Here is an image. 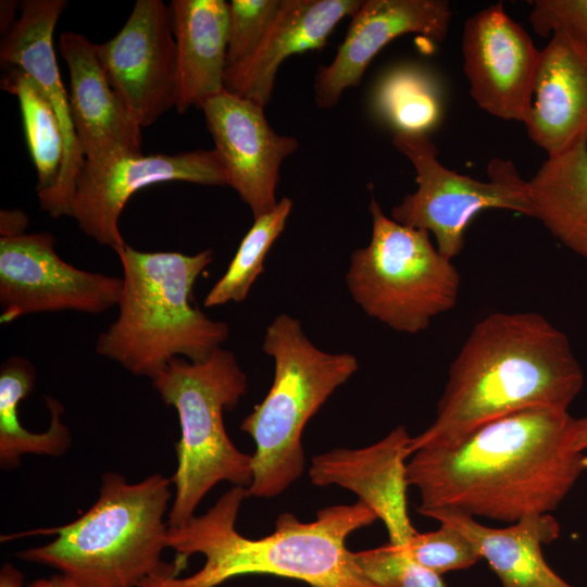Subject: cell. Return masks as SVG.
<instances>
[{
	"label": "cell",
	"mask_w": 587,
	"mask_h": 587,
	"mask_svg": "<svg viewBox=\"0 0 587 587\" xmlns=\"http://www.w3.org/2000/svg\"><path fill=\"white\" fill-rule=\"evenodd\" d=\"M49 233L0 238L1 322L49 312L101 314L117 307L122 277L80 270L54 251Z\"/></svg>",
	"instance_id": "10"
},
{
	"label": "cell",
	"mask_w": 587,
	"mask_h": 587,
	"mask_svg": "<svg viewBox=\"0 0 587 587\" xmlns=\"http://www.w3.org/2000/svg\"><path fill=\"white\" fill-rule=\"evenodd\" d=\"M442 90L426 68L404 64L389 70L373 95L376 115L395 134L428 135L442 117Z\"/></svg>",
	"instance_id": "25"
},
{
	"label": "cell",
	"mask_w": 587,
	"mask_h": 587,
	"mask_svg": "<svg viewBox=\"0 0 587 587\" xmlns=\"http://www.w3.org/2000/svg\"><path fill=\"white\" fill-rule=\"evenodd\" d=\"M567 410L534 407L490 421L458 442L416 450L407 462L416 510L449 509L515 523L550 514L587 471Z\"/></svg>",
	"instance_id": "1"
},
{
	"label": "cell",
	"mask_w": 587,
	"mask_h": 587,
	"mask_svg": "<svg viewBox=\"0 0 587 587\" xmlns=\"http://www.w3.org/2000/svg\"><path fill=\"white\" fill-rule=\"evenodd\" d=\"M4 90L18 99L23 129L37 172V195L51 190L64 159V140L57 113L35 80L17 68H4Z\"/></svg>",
	"instance_id": "26"
},
{
	"label": "cell",
	"mask_w": 587,
	"mask_h": 587,
	"mask_svg": "<svg viewBox=\"0 0 587 587\" xmlns=\"http://www.w3.org/2000/svg\"><path fill=\"white\" fill-rule=\"evenodd\" d=\"M28 217L21 210H2L0 213L1 237H15L25 234Z\"/></svg>",
	"instance_id": "32"
},
{
	"label": "cell",
	"mask_w": 587,
	"mask_h": 587,
	"mask_svg": "<svg viewBox=\"0 0 587 587\" xmlns=\"http://www.w3.org/2000/svg\"><path fill=\"white\" fill-rule=\"evenodd\" d=\"M540 50L501 3L470 16L462 35L470 95L490 115L525 122Z\"/></svg>",
	"instance_id": "13"
},
{
	"label": "cell",
	"mask_w": 587,
	"mask_h": 587,
	"mask_svg": "<svg viewBox=\"0 0 587 587\" xmlns=\"http://www.w3.org/2000/svg\"><path fill=\"white\" fill-rule=\"evenodd\" d=\"M292 209V201L285 197L268 213L254 218L241 239L225 273L204 298L207 308L228 302H242L264 268V260L278 236L283 233Z\"/></svg>",
	"instance_id": "27"
},
{
	"label": "cell",
	"mask_w": 587,
	"mask_h": 587,
	"mask_svg": "<svg viewBox=\"0 0 587 587\" xmlns=\"http://www.w3.org/2000/svg\"><path fill=\"white\" fill-rule=\"evenodd\" d=\"M152 380L165 404L178 415L180 438L168 527L184 526L203 497L220 482L248 488L252 455L240 451L225 429L223 415L247 392L248 379L235 354L222 347L200 362L173 359Z\"/></svg>",
	"instance_id": "7"
},
{
	"label": "cell",
	"mask_w": 587,
	"mask_h": 587,
	"mask_svg": "<svg viewBox=\"0 0 587 587\" xmlns=\"http://www.w3.org/2000/svg\"><path fill=\"white\" fill-rule=\"evenodd\" d=\"M262 348L274 362V377L264 399L241 422L254 442L249 495L273 498L295 483L304 469L302 434L332 394L359 369L348 352L317 348L300 322L277 315L266 327Z\"/></svg>",
	"instance_id": "6"
},
{
	"label": "cell",
	"mask_w": 587,
	"mask_h": 587,
	"mask_svg": "<svg viewBox=\"0 0 587 587\" xmlns=\"http://www.w3.org/2000/svg\"><path fill=\"white\" fill-rule=\"evenodd\" d=\"M172 478L152 474L138 483L108 472L96 502L63 526L26 534L54 535L50 542L18 558L54 567L80 587H140L158 577L177 576L185 565L162 561L167 547Z\"/></svg>",
	"instance_id": "4"
},
{
	"label": "cell",
	"mask_w": 587,
	"mask_h": 587,
	"mask_svg": "<svg viewBox=\"0 0 587 587\" xmlns=\"http://www.w3.org/2000/svg\"><path fill=\"white\" fill-rule=\"evenodd\" d=\"M452 18L446 0H366L353 15L344 42L328 65H321L314 79L320 109L337 104L342 92L358 86L373 58L391 40L417 34L440 42Z\"/></svg>",
	"instance_id": "17"
},
{
	"label": "cell",
	"mask_w": 587,
	"mask_h": 587,
	"mask_svg": "<svg viewBox=\"0 0 587 587\" xmlns=\"http://www.w3.org/2000/svg\"><path fill=\"white\" fill-rule=\"evenodd\" d=\"M116 254L123 271L118 314L97 337L99 355L152 379L175 358L200 362L221 348L229 326L192 304L193 285L213 261L211 249L146 252L126 243Z\"/></svg>",
	"instance_id": "5"
},
{
	"label": "cell",
	"mask_w": 587,
	"mask_h": 587,
	"mask_svg": "<svg viewBox=\"0 0 587 587\" xmlns=\"http://www.w3.org/2000/svg\"><path fill=\"white\" fill-rule=\"evenodd\" d=\"M59 50L70 73L72 116L85 160L103 162L142 153L141 127L111 87L96 43L65 32Z\"/></svg>",
	"instance_id": "18"
},
{
	"label": "cell",
	"mask_w": 587,
	"mask_h": 587,
	"mask_svg": "<svg viewBox=\"0 0 587 587\" xmlns=\"http://www.w3.org/2000/svg\"><path fill=\"white\" fill-rule=\"evenodd\" d=\"M524 124L548 157L587 133V47L564 32L553 33L540 50Z\"/></svg>",
	"instance_id": "20"
},
{
	"label": "cell",
	"mask_w": 587,
	"mask_h": 587,
	"mask_svg": "<svg viewBox=\"0 0 587 587\" xmlns=\"http://www.w3.org/2000/svg\"><path fill=\"white\" fill-rule=\"evenodd\" d=\"M28 587H80L74 579L71 577L59 574L50 578H42L35 580Z\"/></svg>",
	"instance_id": "35"
},
{
	"label": "cell",
	"mask_w": 587,
	"mask_h": 587,
	"mask_svg": "<svg viewBox=\"0 0 587 587\" xmlns=\"http://www.w3.org/2000/svg\"><path fill=\"white\" fill-rule=\"evenodd\" d=\"M177 54L175 108L200 109L224 90L227 65L228 3L224 0H173L168 5Z\"/></svg>",
	"instance_id": "22"
},
{
	"label": "cell",
	"mask_w": 587,
	"mask_h": 587,
	"mask_svg": "<svg viewBox=\"0 0 587 587\" xmlns=\"http://www.w3.org/2000/svg\"><path fill=\"white\" fill-rule=\"evenodd\" d=\"M400 547L413 562L439 575L471 567L482 559L462 533L442 523L436 530L417 532L407 545Z\"/></svg>",
	"instance_id": "28"
},
{
	"label": "cell",
	"mask_w": 587,
	"mask_h": 587,
	"mask_svg": "<svg viewBox=\"0 0 587 587\" xmlns=\"http://www.w3.org/2000/svg\"><path fill=\"white\" fill-rule=\"evenodd\" d=\"M36 371L21 357L9 358L0 369V464L14 469L25 454L60 455L71 444L67 426L61 421L62 404L47 397L50 423L47 430L33 433L24 428L17 413L18 403L33 390Z\"/></svg>",
	"instance_id": "24"
},
{
	"label": "cell",
	"mask_w": 587,
	"mask_h": 587,
	"mask_svg": "<svg viewBox=\"0 0 587 587\" xmlns=\"http://www.w3.org/2000/svg\"><path fill=\"white\" fill-rule=\"evenodd\" d=\"M354 557L364 573L384 587H445L441 575L413 562L400 546L388 542Z\"/></svg>",
	"instance_id": "29"
},
{
	"label": "cell",
	"mask_w": 587,
	"mask_h": 587,
	"mask_svg": "<svg viewBox=\"0 0 587 587\" xmlns=\"http://www.w3.org/2000/svg\"><path fill=\"white\" fill-rule=\"evenodd\" d=\"M164 182L227 186V176L214 149L129 154L103 162L85 160L70 216L84 234L118 253L126 246L118 222L127 201L139 189Z\"/></svg>",
	"instance_id": "11"
},
{
	"label": "cell",
	"mask_w": 587,
	"mask_h": 587,
	"mask_svg": "<svg viewBox=\"0 0 587 587\" xmlns=\"http://www.w3.org/2000/svg\"><path fill=\"white\" fill-rule=\"evenodd\" d=\"M66 4L65 0L23 1L20 16L0 46L2 67L17 68L30 76L52 104L61 125L64 140L62 168L54 187L38 196L40 209L52 217L71 215L76 180L85 163L70 96L63 86L53 48L54 28Z\"/></svg>",
	"instance_id": "15"
},
{
	"label": "cell",
	"mask_w": 587,
	"mask_h": 587,
	"mask_svg": "<svg viewBox=\"0 0 587 587\" xmlns=\"http://www.w3.org/2000/svg\"><path fill=\"white\" fill-rule=\"evenodd\" d=\"M360 0H282L279 10L257 49L226 67L224 89L265 107L280 64L291 54L321 49Z\"/></svg>",
	"instance_id": "19"
},
{
	"label": "cell",
	"mask_w": 587,
	"mask_h": 587,
	"mask_svg": "<svg viewBox=\"0 0 587 587\" xmlns=\"http://www.w3.org/2000/svg\"><path fill=\"white\" fill-rule=\"evenodd\" d=\"M248 488L234 486L202 515L182 527H168L167 547L176 559L204 557L203 566L187 577H159L140 587H216L229 578L267 574L297 579L310 587H384L371 579L347 548L353 532L377 521L363 502L324 508L310 522L282 513L274 532L249 538L236 529Z\"/></svg>",
	"instance_id": "3"
},
{
	"label": "cell",
	"mask_w": 587,
	"mask_h": 587,
	"mask_svg": "<svg viewBox=\"0 0 587 587\" xmlns=\"http://www.w3.org/2000/svg\"><path fill=\"white\" fill-rule=\"evenodd\" d=\"M369 210L371 239L351 254L348 290L370 317L396 332L421 333L455 307L460 274L428 232L388 217L373 195Z\"/></svg>",
	"instance_id": "8"
},
{
	"label": "cell",
	"mask_w": 587,
	"mask_h": 587,
	"mask_svg": "<svg viewBox=\"0 0 587 587\" xmlns=\"http://www.w3.org/2000/svg\"><path fill=\"white\" fill-rule=\"evenodd\" d=\"M417 512L462 533L486 559L502 587H572L542 555L541 546L560 535V525L551 514L528 515L507 527L495 528L455 510Z\"/></svg>",
	"instance_id": "21"
},
{
	"label": "cell",
	"mask_w": 587,
	"mask_h": 587,
	"mask_svg": "<svg viewBox=\"0 0 587 587\" xmlns=\"http://www.w3.org/2000/svg\"><path fill=\"white\" fill-rule=\"evenodd\" d=\"M282 0H232L228 3L227 65L248 58L260 45Z\"/></svg>",
	"instance_id": "30"
},
{
	"label": "cell",
	"mask_w": 587,
	"mask_h": 587,
	"mask_svg": "<svg viewBox=\"0 0 587 587\" xmlns=\"http://www.w3.org/2000/svg\"><path fill=\"white\" fill-rule=\"evenodd\" d=\"M96 49L111 87L141 128L175 107L176 43L162 0H137L121 30Z\"/></svg>",
	"instance_id": "12"
},
{
	"label": "cell",
	"mask_w": 587,
	"mask_h": 587,
	"mask_svg": "<svg viewBox=\"0 0 587 587\" xmlns=\"http://www.w3.org/2000/svg\"><path fill=\"white\" fill-rule=\"evenodd\" d=\"M263 105L223 90L200 105L227 176V185L250 208L253 218L272 211L283 161L299 147L277 134Z\"/></svg>",
	"instance_id": "14"
},
{
	"label": "cell",
	"mask_w": 587,
	"mask_h": 587,
	"mask_svg": "<svg viewBox=\"0 0 587 587\" xmlns=\"http://www.w3.org/2000/svg\"><path fill=\"white\" fill-rule=\"evenodd\" d=\"M534 217L587 260V133L549 155L528 180Z\"/></svg>",
	"instance_id": "23"
},
{
	"label": "cell",
	"mask_w": 587,
	"mask_h": 587,
	"mask_svg": "<svg viewBox=\"0 0 587 587\" xmlns=\"http://www.w3.org/2000/svg\"><path fill=\"white\" fill-rule=\"evenodd\" d=\"M392 143L413 165L417 188L392 208L390 217L433 234L446 258L452 260L462 251L466 227L483 210H509L534 217L528 180L511 161L491 160L488 180H478L442 165L428 135L398 133Z\"/></svg>",
	"instance_id": "9"
},
{
	"label": "cell",
	"mask_w": 587,
	"mask_h": 587,
	"mask_svg": "<svg viewBox=\"0 0 587 587\" xmlns=\"http://www.w3.org/2000/svg\"><path fill=\"white\" fill-rule=\"evenodd\" d=\"M573 447L579 452L587 450V416L575 420Z\"/></svg>",
	"instance_id": "34"
},
{
	"label": "cell",
	"mask_w": 587,
	"mask_h": 587,
	"mask_svg": "<svg viewBox=\"0 0 587 587\" xmlns=\"http://www.w3.org/2000/svg\"><path fill=\"white\" fill-rule=\"evenodd\" d=\"M24 576L13 565L7 563L0 571V587H23Z\"/></svg>",
	"instance_id": "33"
},
{
	"label": "cell",
	"mask_w": 587,
	"mask_h": 587,
	"mask_svg": "<svg viewBox=\"0 0 587 587\" xmlns=\"http://www.w3.org/2000/svg\"><path fill=\"white\" fill-rule=\"evenodd\" d=\"M529 20L540 36L564 32L587 47V0H536Z\"/></svg>",
	"instance_id": "31"
},
{
	"label": "cell",
	"mask_w": 587,
	"mask_h": 587,
	"mask_svg": "<svg viewBox=\"0 0 587 587\" xmlns=\"http://www.w3.org/2000/svg\"><path fill=\"white\" fill-rule=\"evenodd\" d=\"M584 373L564 333L536 312H494L478 321L452 361L434 422L412 454L451 446L482 425L534 407L569 409Z\"/></svg>",
	"instance_id": "2"
},
{
	"label": "cell",
	"mask_w": 587,
	"mask_h": 587,
	"mask_svg": "<svg viewBox=\"0 0 587 587\" xmlns=\"http://www.w3.org/2000/svg\"><path fill=\"white\" fill-rule=\"evenodd\" d=\"M404 425L364 448H336L314 455L309 469L313 485H336L358 496L380 520L389 544L407 545L417 530L408 513L407 462L412 455Z\"/></svg>",
	"instance_id": "16"
}]
</instances>
